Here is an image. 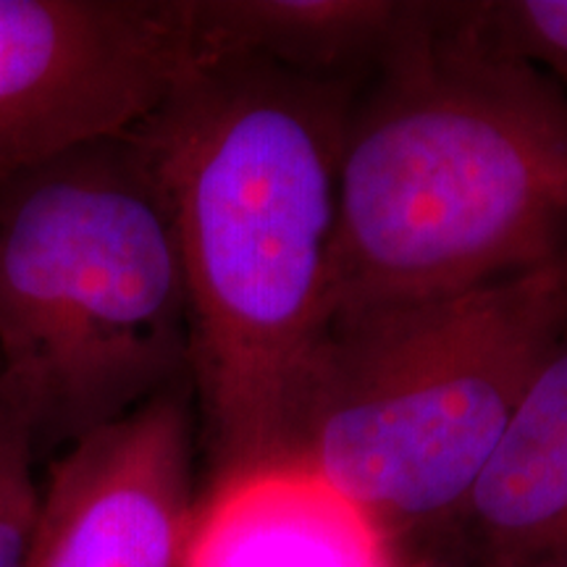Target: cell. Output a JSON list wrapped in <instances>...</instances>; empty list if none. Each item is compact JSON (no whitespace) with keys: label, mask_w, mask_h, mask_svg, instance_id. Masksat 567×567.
<instances>
[{"label":"cell","mask_w":567,"mask_h":567,"mask_svg":"<svg viewBox=\"0 0 567 567\" xmlns=\"http://www.w3.org/2000/svg\"><path fill=\"white\" fill-rule=\"evenodd\" d=\"M352 87L260 61L210 63L132 132L179 239L213 481L279 463L329 339Z\"/></svg>","instance_id":"1"},{"label":"cell","mask_w":567,"mask_h":567,"mask_svg":"<svg viewBox=\"0 0 567 567\" xmlns=\"http://www.w3.org/2000/svg\"><path fill=\"white\" fill-rule=\"evenodd\" d=\"M567 255V90L429 3L354 82L339 151L334 321Z\"/></svg>","instance_id":"2"},{"label":"cell","mask_w":567,"mask_h":567,"mask_svg":"<svg viewBox=\"0 0 567 567\" xmlns=\"http://www.w3.org/2000/svg\"><path fill=\"white\" fill-rule=\"evenodd\" d=\"M189 381V305L140 142L82 145L0 187V389L66 450Z\"/></svg>","instance_id":"3"},{"label":"cell","mask_w":567,"mask_h":567,"mask_svg":"<svg viewBox=\"0 0 567 567\" xmlns=\"http://www.w3.org/2000/svg\"><path fill=\"white\" fill-rule=\"evenodd\" d=\"M565 326L567 255L465 292L342 318L279 463L337 488L389 542L452 526Z\"/></svg>","instance_id":"4"},{"label":"cell","mask_w":567,"mask_h":567,"mask_svg":"<svg viewBox=\"0 0 567 567\" xmlns=\"http://www.w3.org/2000/svg\"><path fill=\"white\" fill-rule=\"evenodd\" d=\"M200 66L193 0H0V187L132 134Z\"/></svg>","instance_id":"5"},{"label":"cell","mask_w":567,"mask_h":567,"mask_svg":"<svg viewBox=\"0 0 567 567\" xmlns=\"http://www.w3.org/2000/svg\"><path fill=\"white\" fill-rule=\"evenodd\" d=\"M195 417L182 381L61 450L27 567H182L197 505Z\"/></svg>","instance_id":"6"},{"label":"cell","mask_w":567,"mask_h":567,"mask_svg":"<svg viewBox=\"0 0 567 567\" xmlns=\"http://www.w3.org/2000/svg\"><path fill=\"white\" fill-rule=\"evenodd\" d=\"M182 567H400L392 542L354 502L300 465L210 481Z\"/></svg>","instance_id":"7"},{"label":"cell","mask_w":567,"mask_h":567,"mask_svg":"<svg viewBox=\"0 0 567 567\" xmlns=\"http://www.w3.org/2000/svg\"><path fill=\"white\" fill-rule=\"evenodd\" d=\"M452 526L478 567L567 555V326Z\"/></svg>","instance_id":"8"},{"label":"cell","mask_w":567,"mask_h":567,"mask_svg":"<svg viewBox=\"0 0 567 567\" xmlns=\"http://www.w3.org/2000/svg\"><path fill=\"white\" fill-rule=\"evenodd\" d=\"M429 3L396 0H193L203 63L260 61L358 82L417 24Z\"/></svg>","instance_id":"9"},{"label":"cell","mask_w":567,"mask_h":567,"mask_svg":"<svg viewBox=\"0 0 567 567\" xmlns=\"http://www.w3.org/2000/svg\"><path fill=\"white\" fill-rule=\"evenodd\" d=\"M38 446L13 402L0 389V567H27L40 520Z\"/></svg>","instance_id":"10"},{"label":"cell","mask_w":567,"mask_h":567,"mask_svg":"<svg viewBox=\"0 0 567 567\" xmlns=\"http://www.w3.org/2000/svg\"><path fill=\"white\" fill-rule=\"evenodd\" d=\"M478 17L499 51L542 69L567 90V0L478 3Z\"/></svg>","instance_id":"11"},{"label":"cell","mask_w":567,"mask_h":567,"mask_svg":"<svg viewBox=\"0 0 567 567\" xmlns=\"http://www.w3.org/2000/svg\"><path fill=\"white\" fill-rule=\"evenodd\" d=\"M502 567H567V555H549V557L523 559V563L502 565Z\"/></svg>","instance_id":"12"}]
</instances>
